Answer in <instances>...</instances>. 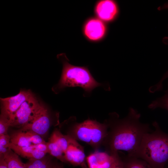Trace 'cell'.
<instances>
[{"instance_id": "1", "label": "cell", "mask_w": 168, "mask_h": 168, "mask_svg": "<svg viewBox=\"0 0 168 168\" xmlns=\"http://www.w3.org/2000/svg\"><path fill=\"white\" fill-rule=\"evenodd\" d=\"M140 114L130 107L125 117L120 118L115 112L110 113L105 121L108 126L107 135L102 146L111 155L119 150L135 156L143 136L152 130L150 124L140 121Z\"/></svg>"}, {"instance_id": "2", "label": "cell", "mask_w": 168, "mask_h": 168, "mask_svg": "<svg viewBox=\"0 0 168 168\" xmlns=\"http://www.w3.org/2000/svg\"><path fill=\"white\" fill-rule=\"evenodd\" d=\"M61 61L63 68L58 83L52 88L58 94L68 87H79L84 90L83 96H89L95 88L101 87L106 91L110 89L108 83L98 82L93 77L87 67L76 66L70 64L65 54L57 56Z\"/></svg>"}, {"instance_id": "3", "label": "cell", "mask_w": 168, "mask_h": 168, "mask_svg": "<svg viewBox=\"0 0 168 168\" xmlns=\"http://www.w3.org/2000/svg\"><path fill=\"white\" fill-rule=\"evenodd\" d=\"M154 131L143 136L135 157L146 161L152 168H165L168 163V133L156 121Z\"/></svg>"}, {"instance_id": "4", "label": "cell", "mask_w": 168, "mask_h": 168, "mask_svg": "<svg viewBox=\"0 0 168 168\" xmlns=\"http://www.w3.org/2000/svg\"><path fill=\"white\" fill-rule=\"evenodd\" d=\"M62 126L66 127V134L77 141L85 142L95 151L102 146L108 131L105 121L100 123L89 118L78 122L75 116H72L65 121Z\"/></svg>"}, {"instance_id": "5", "label": "cell", "mask_w": 168, "mask_h": 168, "mask_svg": "<svg viewBox=\"0 0 168 168\" xmlns=\"http://www.w3.org/2000/svg\"><path fill=\"white\" fill-rule=\"evenodd\" d=\"M44 105L33 94L12 116L10 127L22 128L34 119Z\"/></svg>"}, {"instance_id": "6", "label": "cell", "mask_w": 168, "mask_h": 168, "mask_svg": "<svg viewBox=\"0 0 168 168\" xmlns=\"http://www.w3.org/2000/svg\"><path fill=\"white\" fill-rule=\"evenodd\" d=\"M34 94L30 90L21 89L14 96L0 98L1 113L10 120L12 115L22 104L28 100Z\"/></svg>"}, {"instance_id": "7", "label": "cell", "mask_w": 168, "mask_h": 168, "mask_svg": "<svg viewBox=\"0 0 168 168\" xmlns=\"http://www.w3.org/2000/svg\"><path fill=\"white\" fill-rule=\"evenodd\" d=\"M48 109L44 105L34 119L21 128L32 131L41 137L45 135L52 124V120Z\"/></svg>"}, {"instance_id": "8", "label": "cell", "mask_w": 168, "mask_h": 168, "mask_svg": "<svg viewBox=\"0 0 168 168\" xmlns=\"http://www.w3.org/2000/svg\"><path fill=\"white\" fill-rule=\"evenodd\" d=\"M10 136V143L19 147H29L46 142L37 133L22 129L14 132Z\"/></svg>"}, {"instance_id": "9", "label": "cell", "mask_w": 168, "mask_h": 168, "mask_svg": "<svg viewBox=\"0 0 168 168\" xmlns=\"http://www.w3.org/2000/svg\"><path fill=\"white\" fill-rule=\"evenodd\" d=\"M86 38L92 41L101 40L104 36L106 27L104 22L96 18H92L86 21L83 28Z\"/></svg>"}, {"instance_id": "10", "label": "cell", "mask_w": 168, "mask_h": 168, "mask_svg": "<svg viewBox=\"0 0 168 168\" xmlns=\"http://www.w3.org/2000/svg\"><path fill=\"white\" fill-rule=\"evenodd\" d=\"M119 155L118 151L110 155L106 152L97 150L89 155L86 160L89 168H110Z\"/></svg>"}, {"instance_id": "11", "label": "cell", "mask_w": 168, "mask_h": 168, "mask_svg": "<svg viewBox=\"0 0 168 168\" xmlns=\"http://www.w3.org/2000/svg\"><path fill=\"white\" fill-rule=\"evenodd\" d=\"M95 12L97 18L103 22H108L113 20L116 16L118 8L113 1L102 0L97 2Z\"/></svg>"}, {"instance_id": "12", "label": "cell", "mask_w": 168, "mask_h": 168, "mask_svg": "<svg viewBox=\"0 0 168 168\" xmlns=\"http://www.w3.org/2000/svg\"><path fill=\"white\" fill-rule=\"evenodd\" d=\"M64 156L66 162L75 166H81L85 162L86 158L83 147L78 142L68 147Z\"/></svg>"}, {"instance_id": "13", "label": "cell", "mask_w": 168, "mask_h": 168, "mask_svg": "<svg viewBox=\"0 0 168 168\" xmlns=\"http://www.w3.org/2000/svg\"><path fill=\"white\" fill-rule=\"evenodd\" d=\"M9 147L18 155L29 160L42 158L46 154L38 150L32 146L21 147L15 145L10 142Z\"/></svg>"}, {"instance_id": "14", "label": "cell", "mask_w": 168, "mask_h": 168, "mask_svg": "<svg viewBox=\"0 0 168 168\" xmlns=\"http://www.w3.org/2000/svg\"><path fill=\"white\" fill-rule=\"evenodd\" d=\"M51 136L57 142L64 153L71 144L77 142L69 135L63 134L57 128L54 131Z\"/></svg>"}, {"instance_id": "15", "label": "cell", "mask_w": 168, "mask_h": 168, "mask_svg": "<svg viewBox=\"0 0 168 168\" xmlns=\"http://www.w3.org/2000/svg\"><path fill=\"white\" fill-rule=\"evenodd\" d=\"M123 161L124 168H152L144 160L135 156L124 154Z\"/></svg>"}, {"instance_id": "16", "label": "cell", "mask_w": 168, "mask_h": 168, "mask_svg": "<svg viewBox=\"0 0 168 168\" xmlns=\"http://www.w3.org/2000/svg\"><path fill=\"white\" fill-rule=\"evenodd\" d=\"M3 154L8 168H27L26 164L23 163L18 155L11 149Z\"/></svg>"}, {"instance_id": "17", "label": "cell", "mask_w": 168, "mask_h": 168, "mask_svg": "<svg viewBox=\"0 0 168 168\" xmlns=\"http://www.w3.org/2000/svg\"><path fill=\"white\" fill-rule=\"evenodd\" d=\"M48 153L63 162H66L64 153L55 140L51 136L46 142Z\"/></svg>"}, {"instance_id": "18", "label": "cell", "mask_w": 168, "mask_h": 168, "mask_svg": "<svg viewBox=\"0 0 168 168\" xmlns=\"http://www.w3.org/2000/svg\"><path fill=\"white\" fill-rule=\"evenodd\" d=\"M52 162L50 157L45 156L37 159L30 160L26 163L27 168H49Z\"/></svg>"}, {"instance_id": "19", "label": "cell", "mask_w": 168, "mask_h": 168, "mask_svg": "<svg viewBox=\"0 0 168 168\" xmlns=\"http://www.w3.org/2000/svg\"><path fill=\"white\" fill-rule=\"evenodd\" d=\"M148 107L152 110L159 108L168 111V85L167 89L164 95L152 101L149 105Z\"/></svg>"}, {"instance_id": "20", "label": "cell", "mask_w": 168, "mask_h": 168, "mask_svg": "<svg viewBox=\"0 0 168 168\" xmlns=\"http://www.w3.org/2000/svg\"><path fill=\"white\" fill-rule=\"evenodd\" d=\"M10 138L8 134L0 135V155L5 153L10 148Z\"/></svg>"}, {"instance_id": "21", "label": "cell", "mask_w": 168, "mask_h": 168, "mask_svg": "<svg viewBox=\"0 0 168 168\" xmlns=\"http://www.w3.org/2000/svg\"><path fill=\"white\" fill-rule=\"evenodd\" d=\"M164 43L168 45V37H165L163 39ZM168 78V70L165 73L159 82L155 85L151 86L149 89V91L151 93L161 90L162 89L163 81Z\"/></svg>"}, {"instance_id": "22", "label": "cell", "mask_w": 168, "mask_h": 168, "mask_svg": "<svg viewBox=\"0 0 168 168\" xmlns=\"http://www.w3.org/2000/svg\"><path fill=\"white\" fill-rule=\"evenodd\" d=\"M9 127H10V119L5 115L1 114L0 135L8 134L7 130Z\"/></svg>"}, {"instance_id": "23", "label": "cell", "mask_w": 168, "mask_h": 168, "mask_svg": "<svg viewBox=\"0 0 168 168\" xmlns=\"http://www.w3.org/2000/svg\"><path fill=\"white\" fill-rule=\"evenodd\" d=\"M35 148L40 152L48 153V149L46 142L32 146Z\"/></svg>"}, {"instance_id": "24", "label": "cell", "mask_w": 168, "mask_h": 168, "mask_svg": "<svg viewBox=\"0 0 168 168\" xmlns=\"http://www.w3.org/2000/svg\"><path fill=\"white\" fill-rule=\"evenodd\" d=\"M110 168H124L122 160L119 154L115 161Z\"/></svg>"}, {"instance_id": "25", "label": "cell", "mask_w": 168, "mask_h": 168, "mask_svg": "<svg viewBox=\"0 0 168 168\" xmlns=\"http://www.w3.org/2000/svg\"><path fill=\"white\" fill-rule=\"evenodd\" d=\"M0 168H8L3 154L0 155Z\"/></svg>"}, {"instance_id": "26", "label": "cell", "mask_w": 168, "mask_h": 168, "mask_svg": "<svg viewBox=\"0 0 168 168\" xmlns=\"http://www.w3.org/2000/svg\"><path fill=\"white\" fill-rule=\"evenodd\" d=\"M49 168H63V167L61 165L52 162Z\"/></svg>"}, {"instance_id": "27", "label": "cell", "mask_w": 168, "mask_h": 168, "mask_svg": "<svg viewBox=\"0 0 168 168\" xmlns=\"http://www.w3.org/2000/svg\"><path fill=\"white\" fill-rule=\"evenodd\" d=\"M168 9V3L165 4L160 8V9Z\"/></svg>"}, {"instance_id": "28", "label": "cell", "mask_w": 168, "mask_h": 168, "mask_svg": "<svg viewBox=\"0 0 168 168\" xmlns=\"http://www.w3.org/2000/svg\"><path fill=\"white\" fill-rule=\"evenodd\" d=\"M82 168H88L87 167L85 162L84 163L81 165Z\"/></svg>"}]
</instances>
